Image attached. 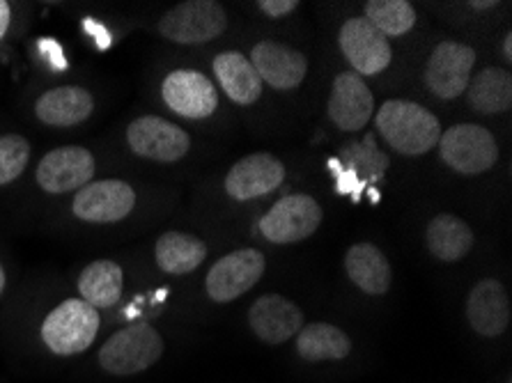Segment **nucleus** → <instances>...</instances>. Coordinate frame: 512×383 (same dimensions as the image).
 <instances>
[{
  "instance_id": "obj_29",
  "label": "nucleus",
  "mask_w": 512,
  "mask_h": 383,
  "mask_svg": "<svg viewBox=\"0 0 512 383\" xmlns=\"http://www.w3.org/2000/svg\"><path fill=\"white\" fill-rule=\"evenodd\" d=\"M33 147L21 134L0 136V186H10L26 173Z\"/></svg>"
},
{
  "instance_id": "obj_32",
  "label": "nucleus",
  "mask_w": 512,
  "mask_h": 383,
  "mask_svg": "<svg viewBox=\"0 0 512 383\" xmlns=\"http://www.w3.org/2000/svg\"><path fill=\"white\" fill-rule=\"evenodd\" d=\"M503 56L512 60V33H508L506 39H503Z\"/></svg>"
},
{
  "instance_id": "obj_9",
  "label": "nucleus",
  "mask_w": 512,
  "mask_h": 383,
  "mask_svg": "<svg viewBox=\"0 0 512 383\" xmlns=\"http://www.w3.org/2000/svg\"><path fill=\"white\" fill-rule=\"evenodd\" d=\"M127 145L141 159L175 163L189 154L191 138L184 129L164 117L143 115L127 127Z\"/></svg>"
},
{
  "instance_id": "obj_4",
  "label": "nucleus",
  "mask_w": 512,
  "mask_h": 383,
  "mask_svg": "<svg viewBox=\"0 0 512 383\" xmlns=\"http://www.w3.org/2000/svg\"><path fill=\"white\" fill-rule=\"evenodd\" d=\"M439 156L460 175H480L499 159L496 138L480 124H455L439 138Z\"/></svg>"
},
{
  "instance_id": "obj_20",
  "label": "nucleus",
  "mask_w": 512,
  "mask_h": 383,
  "mask_svg": "<svg viewBox=\"0 0 512 383\" xmlns=\"http://www.w3.org/2000/svg\"><path fill=\"white\" fill-rule=\"evenodd\" d=\"M79 299L95 310L118 306L124 294V271L113 260H95L79 273L76 280Z\"/></svg>"
},
{
  "instance_id": "obj_14",
  "label": "nucleus",
  "mask_w": 512,
  "mask_h": 383,
  "mask_svg": "<svg viewBox=\"0 0 512 383\" xmlns=\"http://www.w3.org/2000/svg\"><path fill=\"white\" fill-rule=\"evenodd\" d=\"M285 179V166L269 152H255L244 156L230 168L226 177V191L239 202L255 200L260 195L276 191Z\"/></svg>"
},
{
  "instance_id": "obj_18",
  "label": "nucleus",
  "mask_w": 512,
  "mask_h": 383,
  "mask_svg": "<svg viewBox=\"0 0 512 383\" xmlns=\"http://www.w3.org/2000/svg\"><path fill=\"white\" fill-rule=\"evenodd\" d=\"M251 65L260 81L276 90H294L308 74V60L301 51L278 42H260L253 46Z\"/></svg>"
},
{
  "instance_id": "obj_3",
  "label": "nucleus",
  "mask_w": 512,
  "mask_h": 383,
  "mask_svg": "<svg viewBox=\"0 0 512 383\" xmlns=\"http://www.w3.org/2000/svg\"><path fill=\"white\" fill-rule=\"evenodd\" d=\"M166 342L147 322H134L115 331L97 351V363L111 377H134L150 370L164 356Z\"/></svg>"
},
{
  "instance_id": "obj_10",
  "label": "nucleus",
  "mask_w": 512,
  "mask_h": 383,
  "mask_svg": "<svg viewBox=\"0 0 512 383\" xmlns=\"http://www.w3.org/2000/svg\"><path fill=\"white\" fill-rule=\"evenodd\" d=\"M265 267V255L260 250H232L230 255L221 257L207 273L205 289L209 299L216 303H230L239 299L248 289L260 283V278L265 276Z\"/></svg>"
},
{
  "instance_id": "obj_31",
  "label": "nucleus",
  "mask_w": 512,
  "mask_h": 383,
  "mask_svg": "<svg viewBox=\"0 0 512 383\" xmlns=\"http://www.w3.org/2000/svg\"><path fill=\"white\" fill-rule=\"evenodd\" d=\"M12 17H14L12 5L7 3V0H0V44H3L5 39H7V35H10Z\"/></svg>"
},
{
  "instance_id": "obj_28",
  "label": "nucleus",
  "mask_w": 512,
  "mask_h": 383,
  "mask_svg": "<svg viewBox=\"0 0 512 383\" xmlns=\"http://www.w3.org/2000/svg\"><path fill=\"white\" fill-rule=\"evenodd\" d=\"M340 159L345 161V166L352 170L354 177L363 179V182H375L384 175V170L389 168V159L379 152L375 140L368 138L363 143L347 145Z\"/></svg>"
},
{
  "instance_id": "obj_30",
  "label": "nucleus",
  "mask_w": 512,
  "mask_h": 383,
  "mask_svg": "<svg viewBox=\"0 0 512 383\" xmlns=\"http://www.w3.org/2000/svg\"><path fill=\"white\" fill-rule=\"evenodd\" d=\"M258 7L267 14V17L278 19V17H285V14L297 10L299 3L297 0H260Z\"/></svg>"
},
{
  "instance_id": "obj_33",
  "label": "nucleus",
  "mask_w": 512,
  "mask_h": 383,
  "mask_svg": "<svg viewBox=\"0 0 512 383\" xmlns=\"http://www.w3.org/2000/svg\"><path fill=\"white\" fill-rule=\"evenodd\" d=\"M5 289H7V273L3 264H0V296L5 294Z\"/></svg>"
},
{
  "instance_id": "obj_1",
  "label": "nucleus",
  "mask_w": 512,
  "mask_h": 383,
  "mask_svg": "<svg viewBox=\"0 0 512 383\" xmlns=\"http://www.w3.org/2000/svg\"><path fill=\"white\" fill-rule=\"evenodd\" d=\"M375 124L386 143L405 156H421L430 152L441 138L437 115L409 99L386 101L379 108Z\"/></svg>"
},
{
  "instance_id": "obj_6",
  "label": "nucleus",
  "mask_w": 512,
  "mask_h": 383,
  "mask_svg": "<svg viewBox=\"0 0 512 383\" xmlns=\"http://www.w3.org/2000/svg\"><path fill=\"white\" fill-rule=\"evenodd\" d=\"M136 189L124 179H92L88 186L74 193L72 214L81 223L113 225L136 209Z\"/></svg>"
},
{
  "instance_id": "obj_19",
  "label": "nucleus",
  "mask_w": 512,
  "mask_h": 383,
  "mask_svg": "<svg viewBox=\"0 0 512 383\" xmlns=\"http://www.w3.org/2000/svg\"><path fill=\"white\" fill-rule=\"evenodd\" d=\"M92 113H95V97L81 85H58L35 101V117L46 127H79L90 120Z\"/></svg>"
},
{
  "instance_id": "obj_26",
  "label": "nucleus",
  "mask_w": 512,
  "mask_h": 383,
  "mask_svg": "<svg viewBox=\"0 0 512 383\" xmlns=\"http://www.w3.org/2000/svg\"><path fill=\"white\" fill-rule=\"evenodd\" d=\"M469 104L478 113L499 115L512 106V76L506 69L487 67L469 81Z\"/></svg>"
},
{
  "instance_id": "obj_17",
  "label": "nucleus",
  "mask_w": 512,
  "mask_h": 383,
  "mask_svg": "<svg viewBox=\"0 0 512 383\" xmlns=\"http://www.w3.org/2000/svg\"><path fill=\"white\" fill-rule=\"evenodd\" d=\"M467 319L480 338H499L510 326V299L499 280L487 278L473 285L467 299Z\"/></svg>"
},
{
  "instance_id": "obj_11",
  "label": "nucleus",
  "mask_w": 512,
  "mask_h": 383,
  "mask_svg": "<svg viewBox=\"0 0 512 383\" xmlns=\"http://www.w3.org/2000/svg\"><path fill=\"white\" fill-rule=\"evenodd\" d=\"M164 104L186 120H205L219 108V92L205 74L196 69H175L161 83Z\"/></svg>"
},
{
  "instance_id": "obj_5",
  "label": "nucleus",
  "mask_w": 512,
  "mask_h": 383,
  "mask_svg": "<svg viewBox=\"0 0 512 383\" xmlns=\"http://www.w3.org/2000/svg\"><path fill=\"white\" fill-rule=\"evenodd\" d=\"M228 26V14L214 0H186L159 19V33L175 44L212 42Z\"/></svg>"
},
{
  "instance_id": "obj_8",
  "label": "nucleus",
  "mask_w": 512,
  "mask_h": 383,
  "mask_svg": "<svg viewBox=\"0 0 512 383\" xmlns=\"http://www.w3.org/2000/svg\"><path fill=\"white\" fill-rule=\"evenodd\" d=\"M322 207L306 193L285 195L260 218L262 237L271 244H297L322 225Z\"/></svg>"
},
{
  "instance_id": "obj_25",
  "label": "nucleus",
  "mask_w": 512,
  "mask_h": 383,
  "mask_svg": "<svg viewBox=\"0 0 512 383\" xmlns=\"http://www.w3.org/2000/svg\"><path fill=\"white\" fill-rule=\"evenodd\" d=\"M352 351V340L343 328L315 322L301 328L297 333V354L308 363L343 361Z\"/></svg>"
},
{
  "instance_id": "obj_24",
  "label": "nucleus",
  "mask_w": 512,
  "mask_h": 383,
  "mask_svg": "<svg viewBox=\"0 0 512 383\" xmlns=\"http://www.w3.org/2000/svg\"><path fill=\"white\" fill-rule=\"evenodd\" d=\"M425 246L441 262H460L473 248V230L460 216L437 214L425 230Z\"/></svg>"
},
{
  "instance_id": "obj_23",
  "label": "nucleus",
  "mask_w": 512,
  "mask_h": 383,
  "mask_svg": "<svg viewBox=\"0 0 512 383\" xmlns=\"http://www.w3.org/2000/svg\"><path fill=\"white\" fill-rule=\"evenodd\" d=\"M345 269L352 283L370 296H382L391 287V264L372 244H356L347 250Z\"/></svg>"
},
{
  "instance_id": "obj_12",
  "label": "nucleus",
  "mask_w": 512,
  "mask_h": 383,
  "mask_svg": "<svg viewBox=\"0 0 512 383\" xmlns=\"http://www.w3.org/2000/svg\"><path fill=\"white\" fill-rule=\"evenodd\" d=\"M476 51L469 44L441 42L425 65V85L439 99H457L469 88Z\"/></svg>"
},
{
  "instance_id": "obj_34",
  "label": "nucleus",
  "mask_w": 512,
  "mask_h": 383,
  "mask_svg": "<svg viewBox=\"0 0 512 383\" xmlns=\"http://www.w3.org/2000/svg\"><path fill=\"white\" fill-rule=\"evenodd\" d=\"M473 10H490V7H496V0H490V3H471Z\"/></svg>"
},
{
  "instance_id": "obj_13",
  "label": "nucleus",
  "mask_w": 512,
  "mask_h": 383,
  "mask_svg": "<svg viewBox=\"0 0 512 383\" xmlns=\"http://www.w3.org/2000/svg\"><path fill=\"white\" fill-rule=\"evenodd\" d=\"M340 49L359 76L382 74L391 65L389 37L379 33L366 17H354L340 28Z\"/></svg>"
},
{
  "instance_id": "obj_21",
  "label": "nucleus",
  "mask_w": 512,
  "mask_h": 383,
  "mask_svg": "<svg viewBox=\"0 0 512 383\" xmlns=\"http://www.w3.org/2000/svg\"><path fill=\"white\" fill-rule=\"evenodd\" d=\"M214 76L228 99L239 106H251L262 95V81L251 60L239 51H226L214 58Z\"/></svg>"
},
{
  "instance_id": "obj_7",
  "label": "nucleus",
  "mask_w": 512,
  "mask_h": 383,
  "mask_svg": "<svg viewBox=\"0 0 512 383\" xmlns=\"http://www.w3.org/2000/svg\"><path fill=\"white\" fill-rule=\"evenodd\" d=\"M97 173V159L88 147L65 145L46 152L35 170L40 191L49 195L76 193L88 186Z\"/></svg>"
},
{
  "instance_id": "obj_15",
  "label": "nucleus",
  "mask_w": 512,
  "mask_h": 383,
  "mask_svg": "<svg viewBox=\"0 0 512 383\" xmlns=\"http://www.w3.org/2000/svg\"><path fill=\"white\" fill-rule=\"evenodd\" d=\"M248 324L255 338L267 345H283L304 328V312L281 294H265L248 310Z\"/></svg>"
},
{
  "instance_id": "obj_22",
  "label": "nucleus",
  "mask_w": 512,
  "mask_h": 383,
  "mask_svg": "<svg viewBox=\"0 0 512 383\" xmlns=\"http://www.w3.org/2000/svg\"><path fill=\"white\" fill-rule=\"evenodd\" d=\"M207 257L205 241L186 232H164L154 244V262L168 276H186L196 271Z\"/></svg>"
},
{
  "instance_id": "obj_16",
  "label": "nucleus",
  "mask_w": 512,
  "mask_h": 383,
  "mask_svg": "<svg viewBox=\"0 0 512 383\" xmlns=\"http://www.w3.org/2000/svg\"><path fill=\"white\" fill-rule=\"evenodd\" d=\"M375 99L368 83L359 74L345 72L333 81L329 97V117L340 131H361L372 117Z\"/></svg>"
},
{
  "instance_id": "obj_2",
  "label": "nucleus",
  "mask_w": 512,
  "mask_h": 383,
  "mask_svg": "<svg viewBox=\"0 0 512 383\" xmlns=\"http://www.w3.org/2000/svg\"><path fill=\"white\" fill-rule=\"evenodd\" d=\"M102 315L79 296L58 303L40 324V340L53 356L72 358L95 345Z\"/></svg>"
},
{
  "instance_id": "obj_27",
  "label": "nucleus",
  "mask_w": 512,
  "mask_h": 383,
  "mask_svg": "<svg viewBox=\"0 0 512 383\" xmlns=\"http://www.w3.org/2000/svg\"><path fill=\"white\" fill-rule=\"evenodd\" d=\"M366 19L386 37L407 35L416 26V10L407 0H370Z\"/></svg>"
}]
</instances>
